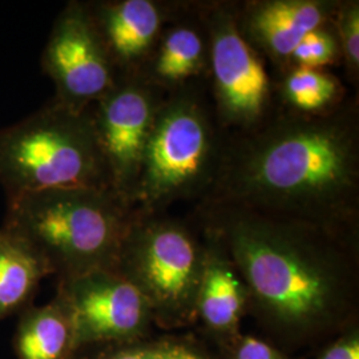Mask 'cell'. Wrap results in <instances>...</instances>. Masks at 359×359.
Returning <instances> with one entry per match:
<instances>
[{"instance_id": "obj_1", "label": "cell", "mask_w": 359, "mask_h": 359, "mask_svg": "<svg viewBox=\"0 0 359 359\" xmlns=\"http://www.w3.org/2000/svg\"><path fill=\"white\" fill-rule=\"evenodd\" d=\"M191 217L240 273L248 311L285 345L305 346L355 322L358 236L224 204H197Z\"/></svg>"}, {"instance_id": "obj_2", "label": "cell", "mask_w": 359, "mask_h": 359, "mask_svg": "<svg viewBox=\"0 0 359 359\" xmlns=\"http://www.w3.org/2000/svg\"><path fill=\"white\" fill-rule=\"evenodd\" d=\"M198 204L238 206L358 236V96L323 115L280 105L256 129L225 137L217 175Z\"/></svg>"}, {"instance_id": "obj_3", "label": "cell", "mask_w": 359, "mask_h": 359, "mask_svg": "<svg viewBox=\"0 0 359 359\" xmlns=\"http://www.w3.org/2000/svg\"><path fill=\"white\" fill-rule=\"evenodd\" d=\"M133 216L111 189H50L7 200L1 226L25 240L51 274L69 280L114 269Z\"/></svg>"}, {"instance_id": "obj_4", "label": "cell", "mask_w": 359, "mask_h": 359, "mask_svg": "<svg viewBox=\"0 0 359 359\" xmlns=\"http://www.w3.org/2000/svg\"><path fill=\"white\" fill-rule=\"evenodd\" d=\"M225 145L201 80L165 93L142 157L132 200L140 213H164L205 198Z\"/></svg>"}, {"instance_id": "obj_5", "label": "cell", "mask_w": 359, "mask_h": 359, "mask_svg": "<svg viewBox=\"0 0 359 359\" xmlns=\"http://www.w3.org/2000/svg\"><path fill=\"white\" fill-rule=\"evenodd\" d=\"M0 185L7 200L50 189H111L88 108L53 99L0 127Z\"/></svg>"}, {"instance_id": "obj_6", "label": "cell", "mask_w": 359, "mask_h": 359, "mask_svg": "<svg viewBox=\"0 0 359 359\" xmlns=\"http://www.w3.org/2000/svg\"><path fill=\"white\" fill-rule=\"evenodd\" d=\"M189 218L135 210L114 266L145 298L154 325L165 329L196 321L205 245Z\"/></svg>"}, {"instance_id": "obj_7", "label": "cell", "mask_w": 359, "mask_h": 359, "mask_svg": "<svg viewBox=\"0 0 359 359\" xmlns=\"http://www.w3.org/2000/svg\"><path fill=\"white\" fill-rule=\"evenodd\" d=\"M208 39L209 99L225 137L250 132L281 105L265 59L241 34L236 1L194 3Z\"/></svg>"}, {"instance_id": "obj_8", "label": "cell", "mask_w": 359, "mask_h": 359, "mask_svg": "<svg viewBox=\"0 0 359 359\" xmlns=\"http://www.w3.org/2000/svg\"><path fill=\"white\" fill-rule=\"evenodd\" d=\"M165 92L144 77H118L114 88L92 104L90 121L109 188L132 206L142 157Z\"/></svg>"}, {"instance_id": "obj_9", "label": "cell", "mask_w": 359, "mask_h": 359, "mask_svg": "<svg viewBox=\"0 0 359 359\" xmlns=\"http://www.w3.org/2000/svg\"><path fill=\"white\" fill-rule=\"evenodd\" d=\"M57 295L71 316L75 350L135 341L154 325L142 293L114 269L59 280Z\"/></svg>"}, {"instance_id": "obj_10", "label": "cell", "mask_w": 359, "mask_h": 359, "mask_svg": "<svg viewBox=\"0 0 359 359\" xmlns=\"http://www.w3.org/2000/svg\"><path fill=\"white\" fill-rule=\"evenodd\" d=\"M55 100L84 111L114 88L115 69L92 23L87 4L69 1L57 15L41 55Z\"/></svg>"}, {"instance_id": "obj_11", "label": "cell", "mask_w": 359, "mask_h": 359, "mask_svg": "<svg viewBox=\"0 0 359 359\" xmlns=\"http://www.w3.org/2000/svg\"><path fill=\"white\" fill-rule=\"evenodd\" d=\"M86 4L117 79L142 74L163 31L181 7L154 0H103Z\"/></svg>"}, {"instance_id": "obj_12", "label": "cell", "mask_w": 359, "mask_h": 359, "mask_svg": "<svg viewBox=\"0 0 359 359\" xmlns=\"http://www.w3.org/2000/svg\"><path fill=\"white\" fill-rule=\"evenodd\" d=\"M341 0L236 1L237 25L264 59L283 74L290 56L309 32L333 23Z\"/></svg>"}, {"instance_id": "obj_13", "label": "cell", "mask_w": 359, "mask_h": 359, "mask_svg": "<svg viewBox=\"0 0 359 359\" xmlns=\"http://www.w3.org/2000/svg\"><path fill=\"white\" fill-rule=\"evenodd\" d=\"M201 233L205 255L196 302V321L201 322L225 346L240 335V325L249 310L248 292L224 248L205 231Z\"/></svg>"}, {"instance_id": "obj_14", "label": "cell", "mask_w": 359, "mask_h": 359, "mask_svg": "<svg viewBox=\"0 0 359 359\" xmlns=\"http://www.w3.org/2000/svg\"><path fill=\"white\" fill-rule=\"evenodd\" d=\"M208 74V39L194 4L181 7L179 19L163 31L140 76L172 92Z\"/></svg>"}, {"instance_id": "obj_15", "label": "cell", "mask_w": 359, "mask_h": 359, "mask_svg": "<svg viewBox=\"0 0 359 359\" xmlns=\"http://www.w3.org/2000/svg\"><path fill=\"white\" fill-rule=\"evenodd\" d=\"M19 359H69L75 353L69 311L56 295L41 308H29L15 335Z\"/></svg>"}, {"instance_id": "obj_16", "label": "cell", "mask_w": 359, "mask_h": 359, "mask_svg": "<svg viewBox=\"0 0 359 359\" xmlns=\"http://www.w3.org/2000/svg\"><path fill=\"white\" fill-rule=\"evenodd\" d=\"M50 274L46 261L25 240L0 226V320L25 306Z\"/></svg>"}, {"instance_id": "obj_17", "label": "cell", "mask_w": 359, "mask_h": 359, "mask_svg": "<svg viewBox=\"0 0 359 359\" xmlns=\"http://www.w3.org/2000/svg\"><path fill=\"white\" fill-rule=\"evenodd\" d=\"M277 92L283 108L302 115L332 112L347 99L342 81L327 69L287 68Z\"/></svg>"}, {"instance_id": "obj_18", "label": "cell", "mask_w": 359, "mask_h": 359, "mask_svg": "<svg viewBox=\"0 0 359 359\" xmlns=\"http://www.w3.org/2000/svg\"><path fill=\"white\" fill-rule=\"evenodd\" d=\"M93 359H218L198 341L179 337H142L135 341L105 345Z\"/></svg>"}, {"instance_id": "obj_19", "label": "cell", "mask_w": 359, "mask_h": 359, "mask_svg": "<svg viewBox=\"0 0 359 359\" xmlns=\"http://www.w3.org/2000/svg\"><path fill=\"white\" fill-rule=\"evenodd\" d=\"M341 62L346 68L348 81L358 87L359 80V1L341 0L333 19Z\"/></svg>"}, {"instance_id": "obj_20", "label": "cell", "mask_w": 359, "mask_h": 359, "mask_svg": "<svg viewBox=\"0 0 359 359\" xmlns=\"http://www.w3.org/2000/svg\"><path fill=\"white\" fill-rule=\"evenodd\" d=\"M341 60L338 40L335 38L333 23L309 32L299 41L290 56L289 67L326 69Z\"/></svg>"}, {"instance_id": "obj_21", "label": "cell", "mask_w": 359, "mask_h": 359, "mask_svg": "<svg viewBox=\"0 0 359 359\" xmlns=\"http://www.w3.org/2000/svg\"><path fill=\"white\" fill-rule=\"evenodd\" d=\"M225 347L228 359H292L281 348L250 334L237 335Z\"/></svg>"}, {"instance_id": "obj_22", "label": "cell", "mask_w": 359, "mask_h": 359, "mask_svg": "<svg viewBox=\"0 0 359 359\" xmlns=\"http://www.w3.org/2000/svg\"><path fill=\"white\" fill-rule=\"evenodd\" d=\"M316 359H359V327L357 321L350 323Z\"/></svg>"}]
</instances>
